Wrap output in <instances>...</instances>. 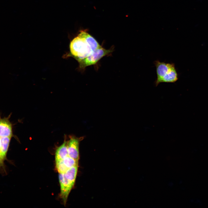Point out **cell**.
<instances>
[{"mask_svg":"<svg viewBox=\"0 0 208 208\" xmlns=\"http://www.w3.org/2000/svg\"><path fill=\"white\" fill-rule=\"evenodd\" d=\"M154 63L156 68L157 79L155 82L156 86L161 83L176 82L178 79V74L173 63H166L155 60Z\"/></svg>","mask_w":208,"mask_h":208,"instance_id":"6da1fadb","label":"cell"},{"mask_svg":"<svg viewBox=\"0 0 208 208\" xmlns=\"http://www.w3.org/2000/svg\"><path fill=\"white\" fill-rule=\"evenodd\" d=\"M70 52L67 56L74 58L78 62L86 58L93 51L86 40L79 35L70 42Z\"/></svg>","mask_w":208,"mask_h":208,"instance_id":"7a4b0ae2","label":"cell"},{"mask_svg":"<svg viewBox=\"0 0 208 208\" xmlns=\"http://www.w3.org/2000/svg\"><path fill=\"white\" fill-rule=\"evenodd\" d=\"M113 48L106 49L102 46L93 51L86 58L78 62L79 69L83 70L87 66L95 65L103 57L110 55Z\"/></svg>","mask_w":208,"mask_h":208,"instance_id":"3957f363","label":"cell"},{"mask_svg":"<svg viewBox=\"0 0 208 208\" xmlns=\"http://www.w3.org/2000/svg\"><path fill=\"white\" fill-rule=\"evenodd\" d=\"M70 139L67 141V148L68 156L76 160L79 159V145L80 142L83 137H77L74 135L69 136Z\"/></svg>","mask_w":208,"mask_h":208,"instance_id":"277c9868","label":"cell"},{"mask_svg":"<svg viewBox=\"0 0 208 208\" xmlns=\"http://www.w3.org/2000/svg\"><path fill=\"white\" fill-rule=\"evenodd\" d=\"M59 179L60 187V197L65 205L73 185L66 179L64 174L59 173Z\"/></svg>","mask_w":208,"mask_h":208,"instance_id":"5b68a950","label":"cell"},{"mask_svg":"<svg viewBox=\"0 0 208 208\" xmlns=\"http://www.w3.org/2000/svg\"><path fill=\"white\" fill-rule=\"evenodd\" d=\"M8 117L2 118L0 117V137H9L13 136L12 127Z\"/></svg>","mask_w":208,"mask_h":208,"instance_id":"8992f818","label":"cell"},{"mask_svg":"<svg viewBox=\"0 0 208 208\" xmlns=\"http://www.w3.org/2000/svg\"><path fill=\"white\" fill-rule=\"evenodd\" d=\"M78 35L86 40L93 51L101 47L95 38L85 30L81 31Z\"/></svg>","mask_w":208,"mask_h":208,"instance_id":"52a82bcc","label":"cell"},{"mask_svg":"<svg viewBox=\"0 0 208 208\" xmlns=\"http://www.w3.org/2000/svg\"><path fill=\"white\" fill-rule=\"evenodd\" d=\"M65 136L63 143L56 149L55 153V161L62 160L68 156L67 141Z\"/></svg>","mask_w":208,"mask_h":208,"instance_id":"ba28073f","label":"cell"},{"mask_svg":"<svg viewBox=\"0 0 208 208\" xmlns=\"http://www.w3.org/2000/svg\"><path fill=\"white\" fill-rule=\"evenodd\" d=\"M78 166H75L68 169L64 174L66 179L74 185L77 172Z\"/></svg>","mask_w":208,"mask_h":208,"instance_id":"9c48e42d","label":"cell"},{"mask_svg":"<svg viewBox=\"0 0 208 208\" xmlns=\"http://www.w3.org/2000/svg\"><path fill=\"white\" fill-rule=\"evenodd\" d=\"M62 160L68 169L73 166H78V160L73 159L68 156Z\"/></svg>","mask_w":208,"mask_h":208,"instance_id":"30bf717a","label":"cell"},{"mask_svg":"<svg viewBox=\"0 0 208 208\" xmlns=\"http://www.w3.org/2000/svg\"><path fill=\"white\" fill-rule=\"evenodd\" d=\"M56 167L59 173L64 174L68 169L62 160L55 161Z\"/></svg>","mask_w":208,"mask_h":208,"instance_id":"8fae6325","label":"cell"},{"mask_svg":"<svg viewBox=\"0 0 208 208\" xmlns=\"http://www.w3.org/2000/svg\"><path fill=\"white\" fill-rule=\"evenodd\" d=\"M1 138L0 137V149L1 148Z\"/></svg>","mask_w":208,"mask_h":208,"instance_id":"7c38bea8","label":"cell"}]
</instances>
